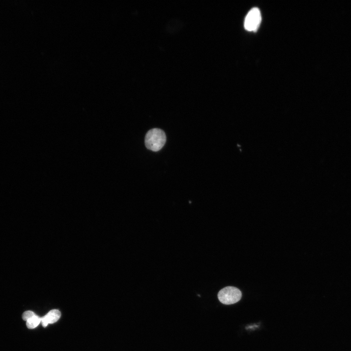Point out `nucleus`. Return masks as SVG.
Returning <instances> with one entry per match:
<instances>
[{"instance_id":"1","label":"nucleus","mask_w":351,"mask_h":351,"mask_svg":"<svg viewBox=\"0 0 351 351\" xmlns=\"http://www.w3.org/2000/svg\"><path fill=\"white\" fill-rule=\"evenodd\" d=\"M166 140L164 132L158 128H153L148 131L145 137L146 148L154 152L161 149Z\"/></svg>"},{"instance_id":"2","label":"nucleus","mask_w":351,"mask_h":351,"mask_svg":"<svg viewBox=\"0 0 351 351\" xmlns=\"http://www.w3.org/2000/svg\"><path fill=\"white\" fill-rule=\"evenodd\" d=\"M242 296L241 291L234 287L227 286L219 291L218 298L223 304L230 305L239 301Z\"/></svg>"},{"instance_id":"3","label":"nucleus","mask_w":351,"mask_h":351,"mask_svg":"<svg viewBox=\"0 0 351 351\" xmlns=\"http://www.w3.org/2000/svg\"><path fill=\"white\" fill-rule=\"evenodd\" d=\"M261 15L257 7L252 8L247 14L244 20V28L248 31H256L261 23Z\"/></svg>"},{"instance_id":"4","label":"nucleus","mask_w":351,"mask_h":351,"mask_svg":"<svg viewBox=\"0 0 351 351\" xmlns=\"http://www.w3.org/2000/svg\"><path fill=\"white\" fill-rule=\"evenodd\" d=\"M61 316V312L58 309H53L47 314L41 317V323L43 327H46L49 324H53L58 320Z\"/></svg>"},{"instance_id":"5","label":"nucleus","mask_w":351,"mask_h":351,"mask_svg":"<svg viewBox=\"0 0 351 351\" xmlns=\"http://www.w3.org/2000/svg\"><path fill=\"white\" fill-rule=\"evenodd\" d=\"M27 327L29 329L36 328L41 322V317L35 313L26 321Z\"/></svg>"},{"instance_id":"6","label":"nucleus","mask_w":351,"mask_h":351,"mask_svg":"<svg viewBox=\"0 0 351 351\" xmlns=\"http://www.w3.org/2000/svg\"><path fill=\"white\" fill-rule=\"evenodd\" d=\"M35 313L31 311H26L24 312L22 314V318L23 320L26 321L31 316H32Z\"/></svg>"}]
</instances>
